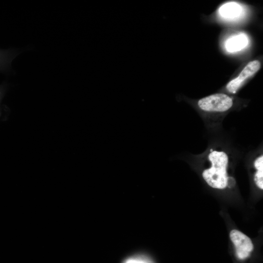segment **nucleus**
<instances>
[{"label":"nucleus","instance_id":"1","mask_svg":"<svg viewBox=\"0 0 263 263\" xmlns=\"http://www.w3.org/2000/svg\"><path fill=\"white\" fill-rule=\"evenodd\" d=\"M208 159L211 164L210 167L203 171L202 176L210 187L224 189L234 185V179L227 176L229 158L226 152L212 150L208 155Z\"/></svg>","mask_w":263,"mask_h":263},{"label":"nucleus","instance_id":"2","mask_svg":"<svg viewBox=\"0 0 263 263\" xmlns=\"http://www.w3.org/2000/svg\"><path fill=\"white\" fill-rule=\"evenodd\" d=\"M198 105L200 109L205 112L222 113L232 107L233 100L226 94L218 93L200 99Z\"/></svg>","mask_w":263,"mask_h":263},{"label":"nucleus","instance_id":"3","mask_svg":"<svg viewBox=\"0 0 263 263\" xmlns=\"http://www.w3.org/2000/svg\"><path fill=\"white\" fill-rule=\"evenodd\" d=\"M230 238L233 243L237 257L241 260L247 258L253 249L251 239L241 231L233 229L230 233Z\"/></svg>","mask_w":263,"mask_h":263},{"label":"nucleus","instance_id":"4","mask_svg":"<svg viewBox=\"0 0 263 263\" xmlns=\"http://www.w3.org/2000/svg\"><path fill=\"white\" fill-rule=\"evenodd\" d=\"M260 67L261 63L257 60L248 63L239 75L228 83L226 86L227 91L230 93H236L244 81L256 73Z\"/></svg>","mask_w":263,"mask_h":263},{"label":"nucleus","instance_id":"5","mask_svg":"<svg viewBox=\"0 0 263 263\" xmlns=\"http://www.w3.org/2000/svg\"><path fill=\"white\" fill-rule=\"evenodd\" d=\"M248 43V38L244 34H239L230 37L225 43V47L229 52H236L245 48Z\"/></svg>","mask_w":263,"mask_h":263},{"label":"nucleus","instance_id":"6","mask_svg":"<svg viewBox=\"0 0 263 263\" xmlns=\"http://www.w3.org/2000/svg\"><path fill=\"white\" fill-rule=\"evenodd\" d=\"M242 7L238 3L229 2L222 5L219 13L221 16L226 19H234L238 18L241 14Z\"/></svg>","mask_w":263,"mask_h":263},{"label":"nucleus","instance_id":"7","mask_svg":"<svg viewBox=\"0 0 263 263\" xmlns=\"http://www.w3.org/2000/svg\"><path fill=\"white\" fill-rule=\"evenodd\" d=\"M254 166L256 169L254 175V181L256 186L260 189H263V155L257 157L254 162Z\"/></svg>","mask_w":263,"mask_h":263},{"label":"nucleus","instance_id":"8","mask_svg":"<svg viewBox=\"0 0 263 263\" xmlns=\"http://www.w3.org/2000/svg\"><path fill=\"white\" fill-rule=\"evenodd\" d=\"M125 263H148V262L138 259H130L125 262Z\"/></svg>","mask_w":263,"mask_h":263}]
</instances>
